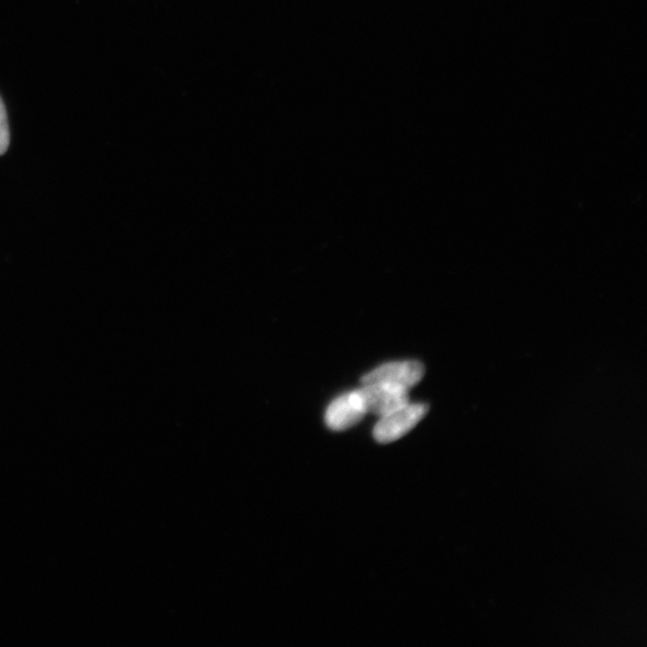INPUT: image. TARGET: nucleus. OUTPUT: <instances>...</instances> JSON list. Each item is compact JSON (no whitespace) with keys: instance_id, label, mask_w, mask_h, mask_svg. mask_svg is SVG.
<instances>
[{"instance_id":"1","label":"nucleus","mask_w":647,"mask_h":647,"mask_svg":"<svg viewBox=\"0 0 647 647\" xmlns=\"http://www.w3.org/2000/svg\"><path fill=\"white\" fill-rule=\"evenodd\" d=\"M428 413L426 405H407L393 413L382 416L373 435L381 444H390L405 437Z\"/></svg>"},{"instance_id":"2","label":"nucleus","mask_w":647,"mask_h":647,"mask_svg":"<svg viewBox=\"0 0 647 647\" xmlns=\"http://www.w3.org/2000/svg\"><path fill=\"white\" fill-rule=\"evenodd\" d=\"M369 413L360 390L335 399L325 413L326 426L333 431H346L358 425Z\"/></svg>"},{"instance_id":"3","label":"nucleus","mask_w":647,"mask_h":647,"mask_svg":"<svg viewBox=\"0 0 647 647\" xmlns=\"http://www.w3.org/2000/svg\"><path fill=\"white\" fill-rule=\"evenodd\" d=\"M425 374V369L418 361H402L385 363L363 376L362 385L388 384L409 388L415 386Z\"/></svg>"},{"instance_id":"4","label":"nucleus","mask_w":647,"mask_h":647,"mask_svg":"<svg viewBox=\"0 0 647 647\" xmlns=\"http://www.w3.org/2000/svg\"><path fill=\"white\" fill-rule=\"evenodd\" d=\"M369 413L380 418L393 413L409 403L407 388L388 384H370L360 388Z\"/></svg>"},{"instance_id":"5","label":"nucleus","mask_w":647,"mask_h":647,"mask_svg":"<svg viewBox=\"0 0 647 647\" xmlns=\"http://www.w3.org/2000/svg\"><path fill=\"white\" fill-rule=\"evenodd\" d=\"M10 146V129L4 102L0 98V157L4 155Z\"/></svg>"}]
</instances>
